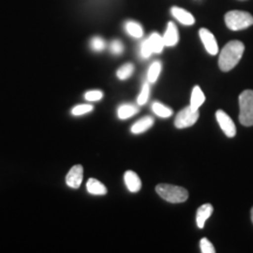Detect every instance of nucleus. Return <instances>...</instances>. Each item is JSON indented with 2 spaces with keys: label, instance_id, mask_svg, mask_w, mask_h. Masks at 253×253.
Instances as JSON below:
<instances>
[{
  "label": "nucleus",
  "instance_id": "7",
  "mask_svg": "<svg viewBox=\"0 0 253 253\" xmlns=\"http://www.w3.org/2000/svg\"><path fill=\"white\" fill-rule=\"evenodd\" d=\"M199 37H201L202 42L207 49V52H209V54L211 55H216L219 49H218V43L216 38L210 31L207 30V28H201L199 30Z\"/></svg>",
  "mask_w": 253,
  "mask_h": 253
},
{
  "label": "nucleus",
  "instance_id": "18",
  "mask_svg": "<svg viewBox=\"0 0 253 253\" xmlns=\"http://www.w3.org/2000/svg\"><path fill=\"white\" fill-rule=\"evenodd\" d=\"M151 108H153V112L156 114L157 116H160V118L167 119L172 115V109L170 108V107L164 106V104L161 102H154Z\"/></svg>",
  "mask_w": 253,
  "mask_h": 253
},
{
  "label": "nucleus",
  "instance_id": "20",
  "mask_svg": "<svg viewBox=\"0 0 253 253\" xmlns=\"http://www.w3.org/2000/svg\"><path fill=\"white\" fill-rule=\"evenodd\" d=\"M161 71H162V63L160 61H155L149 67V71H148V82H149V84L156 82L161 74Z\"/></svg>",
  "mask_w": 253,
  "mask_h": 253
},
{
  "label": "nucleus",
  "instance_id": "9",
  "mask_svg": "<svg viewBox=\"0 0 253 253\" xmlns=\"http://www.w3.org/2000/svg\"><path fill=\"white\" fill-rule=\"evenodd\" d=\"M171 14L176 20H178L179 23L185 25V26H191V25L195 24L194 15L190 13V12L185 11L184 8L173 6V7H171Z\"/></svg>",
  "mask_w": 253,
  "mask_h": 253
},
{
  "label": "nucleus",
  "instance_id": "28",
  "mask_svg": "<svg viewBox=\"0 0 253 253\" xmlns=\"http://www.w3.org/2000/svg\"><path fill=\"white\" fill-rule=\"evenodd\" d=\"M110 49H112V52L114 53V54H116V55L121 54V53L123 52V45H122L121 41L114 40L112 42V45H110Z\"/></svg>",
  "mask_w": 253,
  "mask_h": 253
},
{
  "label": "nucleus",
  "instance_id": "5",
  "mask_svg": "<svg viewBox=\"0 0 253 253\" xmlns=\"http://www.w3.org/2000/svg\"><path fill=\"white\" fill-rule=\"evenodd\" d=\"M199 112L198 110H194L191 107H186V108L182 109L181 112L177 114L175 119V126L176 128L183 129L189 128V126H194L196 122L198 121Z\"/></svg>",
  "mask_w": 253,
  "mask_h": 253
},
{
  "label": "nucleus",
  "instance_id": "19",
  "mask_svg": "<svg viewBox=\"0 0 253 253\" xmlns=\"http://www.w3.org/2000/svg\"><path fill=\"white\" fill-rule=\"evenodd\" d=\"M126 31L129 36L134 38H142L143 37V28L138 23H135V21H128L126 24Z\"/></svg>",
  "mask_w": 253,
  "mask_h": 253
},
{
  "label": "nucleus",
  "instance_id": "1",
  "mask_svg": "<svg viewBox=\"0 0 253 253\" xmlns=\"http://www.w3.org/2000/svg\"><path fill=\"white\" fill-rule=\"evenodd\" d=\"M244 50L245 46L242 41L232 40L227 42L219 53L218 65H219L220 71L229 72L232 68H235L244 54Z\"/></svg>",
  "mask_w": 253,
  "mask_h": 253
},
{
  "label": "nucleus",
  "instance_id": "25",
  "mask_svg": "<svg viewBox=\"0 0 253 253\" xmlns=\"http://www.w3.org/2000/svg\"><path fill=\"white\" fill-rule=\"evenodd\" d=\"M151 54H153V49H151L149 39H147L143 41V43L141 46V55L143 59H148L150 58Z\"/></svg>",
  "mask_w": 253,
  "mask_h": 253
},
{
  "label": "nucleus",
  "instance_id": "6",
  "mask_svg": "<svg viewBox=\"0 0 253 253\" xmlns=\"http://www.w3.org/2000/svg\"><path fill=\"white\" fill-rule=\"evenodd\" d=\"M216 119L218 125H219L221 128V130L224 131V134H225L227 137H235L237 132L235 122L232 121V119H231L224 110H217Z\"/></svg>",
  "mask_w": 253,
  "mask_h": 253
},
{
  "label": "nucleus",
  "instance_id": "14",
  "mask_svg": "<svg viewBox=\"0 0 253 253\" xmlns=\"http://www.w3.org/2000/svg\"><path fill=\"white\" fill-rule=\"evenodd\" d=\"M205 101V95L202 91L201 87L195 86L191 93V99H190V107L194 110H198L199 107L204 103Z\"/></svg>",
  "mask_w": 253,
  "mask_h": 253
},
{
  "label": "nucleus",
  "instance_id": "24",
  "mask_svg": "<svg viewBox=\"0 0 253 253\" xmlns=\"http://www.w3.org/2000/svg\"><path fill=\"white\" fill-rule=\"evenodd\" d=\"M199 246H201V251L203 253H214V252H216V249H214V246L211 244L210 240H209L208 238L202 239Z\"/></svg>",
  "mask_w": 253,
  "mask_h": 253
},
{
  "label": "nucleus",
  "instance_id": "11",
  "mask_svg": "<svg viewBox=\"0 0 253 253\" xmlns=\"http://www.w3.org/2000/svg\"><path fill=\"white\" fill-rule=\"evenodd\" d=\"M213 212V207L211 204H204L197 210V214H196V223L199 229H203L205 223L209 218L211 217V214Z\"/></svg>",
  "mask_w": 253,
  "mask_h": 253
},
{
  "label": "nucleus",
  "instance_id": "2",
  "mask_svg": "<svg viewBox=\"0 0 253 253\" xmlns=\"http://www.w3.org/2000/svg\"><path fill=\"white\" fill-rule=\"evenodd\" d=\"M156 192L160 197L169 203H183L189 198L188 190L177 185L158 184L156 186Z\"/></svg>",
  "mask_w": 253,
  "mask_h": 253
},
{
  "label": "nucleus",
  "instance_id": "16",
  "mask_svg": "<svg viewBox=\"0 0 253 253\" xmlns=\"http://www.w3.org/2000/svg\"><path fill=\"white\" fill-rule=\"evenodd\" d=\"M149 39L151 49H153V53H162V50L164 48V41H163V37H161L158 33H153L151 36L148 38Z\"/></svg>",
  "mask_w": 253,
  "mask_h": 253
},
{
  "label": "nucleus",
  "instance_id": "8",
  "mask_svg": "<svg viewBox=\"0 0 253 253\" xmlns=\"http://www.w3.org/2000/svg\"><path fill=\"white\" fill-rule=\"evenodd\" d=\"M82 177H84V168L80 164L74 166L69 170L67 176H66V184L72 189L80 188L82 183Z\"/></svg>",
  "mask_w": 253,
  "mask_h": 253
},
{
  "label": "nucleus",
  "instance_id": "12",
  "mask_svg": "<svg viewBox=\"0 0 253 253\" xmlns=\"http://www.w3.org/2000/svg\"><path fill=\"white\" fill-rule=\"evenodd\" d=\"M125 183L126 188L130 192H137L140 191L142 188V182L140 177L137 176V173L131 171V170H128L125 173Z\"/></svg>",
  "mask_w": 253,
  "mask_h": 253
},
{
  "label": "nucleus",
  "instance_id": "10",
  "mask_svg": "<svg viewBox=\"0 0 253 253\" xmlns=\"http://www.w3.org/2000/svg\"><path fill=\"white\" fill-rule=\"evenodd\" d=\"M179 40V34L178 31H177L176 25L172 23V21H169L167 26V31L163 36V41H164V45L172 47L177 45Z\"/></svg>",
  "mask_w": 253,
  "mask_h": 253
},
{
  "label": "nucleus",
  "instance_id": "13",
  "mask_svg": "<svg viewBox=\"0 0 253 253\" xmlns=\"http://www.w3.org/2000/svg\"><path fill=\"white\" fill-rule=\"evenodd\" d=\"M154 125V119L150 116H144L143 119H141L140 121H137L134 126H131V132L132 134H142V132L147 131L148 129H150Z\"/></svg>",
  "mask_w": 253,
  "mask_h": 253
},
{
  "label": "nucleus",
  "instance_id": "21",
  "mask_svg": "<svg viewBox=\"0 0 253 253\" xmlns=\"http://www.w3.org/2000/svg\"><path fill=\"white\" fill-rule=\"evenodd\" d=\"M134 73V65L132 63H126L118 71V78L120 80H126V79L130 78Z\"/></svg>",
  "mask_w": 253,
  "mask_h": 253
},
{
  "label": "nucleus",
  "instance_id": "26",
  "mask_svg": "<svg viewBox=\"0 0 253 253\" xmlns=\"http://www.w3.org/2000/svg\"><path fill=\"white\" fill-rule=\"evenodd\" d=\"M104 47H106V43H104V40L100 37H95L93 40H91V48L96 52H100V50H103Z\"/></svg>",
  "mask_w": 253,
  "mask_h": 253
},
{
  "label": "nucleus",
  "instance_id": "3",
  "mask_svg": "<svg viewBox=\"0 0 253 253\" xmlns=\"http://www.w3.org/2000/svg\"><path fill=\"white\" fill-rule=\"evenodd\" d=\"M225 24L231 31H242L253 25V15L245 11H230L224 17Z\"/></svg>",
  "mask_w": 253,
  "mask_h": 253
},
{
  "label": "nucleus",
  "instance_id": "29",
  "mask_svg": "<svg viewBox=\"0 0 253 253\" xmlns=\"http://www.w3.org/2000/svg\"><path fill=\"white\" fill-rule=\"evenodd\" d=\"M251 219H252V223H253V208H252V210H251Z\"/></svg>",
  "mask_w": 253,
  "mask_h": 253
},
{
  "label": "nucleus",
  "instance_id": "23",
  "mask_svg": "<svg viewBox=\"0 0 253 253\" xmlns=\"http://www.w3.org/2000/svg\"><path fill=\"white\" fill-rule=\"evenodd\" d=\"M91 110H93V106H90V104H79L72 109V114L75 116H80L84 114L90 113Z\"/></svg>",
  "mask_w": 253,
  "mask_h": 253
},
{
  "label": "nucleus",
  "instance_id": "22",
  "mask_svg": "<svg viewBox=\"0 0 253 253\" xmlns=\"http://www.w3.org/2000/svg\"><path fill=\"white\" fill-rule=\"evenodd\" d=\"M149 94H150V86H149V82L143 84V88H142L140 95L137 97V103L140 106H143V104L147 103L148 99H149Z\"/></svg>",
  "mask_w": 253,
  "mask_h": 253
},
{
  "label": "nucleus",
  "instance_id": "15",
  "mask_svg": "<svg viewBox=\"0 0 253 253\" xmlns=\"http://www.w3.org/2000/svg\"><path fill=\"white\" fill-rule=\"evenodd\" d=\"M87 190L89 194L95 195V196H103L107 194L106 186H104L100 181H97V179H95V178L88 179Z\"/></svg>",
  "mask_w": 253,
  "mask_h": 253
},
{
  "label": "nucleus",
  "instance_id": "30",
  "mask_svg": "<svg viewBox=\"0 0 253 253\" xmlns=\"http://www.w3.org/2000/svg\"><path fill=\"white\" fill-rule=\"evenodd\" d=\"M242 1H244V0H242Z\"/></svg>",
  "mask_w": 253,
  "mask_h": 253
},
{
  "label": "nucleus",
  "instance_id": "17",
  "mask_svg": "<svg viewBox=\"0 0 253 253\" xmlns=\"http://www.w3.org/2000/svg\"><path fill=\"white\" fill-rule=\"evenodd\" d=\"M138 113V108L137 107L132 106V104H122L118 110V115L119 119L121 120H126L131 116H134L135 114Z\"/></svg>",
  "mask_w": 253,
  "mask_h": 253
},
{
  "label": "nucleus",
  "instance_id": "4",
  "mask_svg": "<svg viewBox=\"0 0 253 253\" xmlns=\"http://www.w3.org/2000/svg\"><path fill=\"white\" fill-rule=\"evenodd\" d=\"M239 122L245 126H253V90H244L239 95Z\"/></svg>",
  "mask_w": 253,
  "mask_h": 253
},
{
  "label": "nucleus",
  "instance_id": "27",
  "mask_svg": "<svg viewBox=\"0 0 253 253\" xmlns=\"http://www.w3.org/2000/svg\"><path fill=\"white\" fill-rule=\"evenodd\" d=\"M84 97L88 101H99L103 97V93L101 90H89L84 94Z\"/></svg>",
  "mask_w": 253,
  "mask_h": 253
}]
</instances>
